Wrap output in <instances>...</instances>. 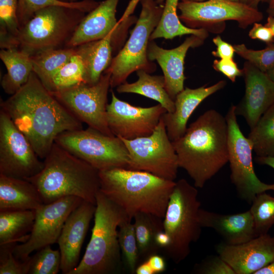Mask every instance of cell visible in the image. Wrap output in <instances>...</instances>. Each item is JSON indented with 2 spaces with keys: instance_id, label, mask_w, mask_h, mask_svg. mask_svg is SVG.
<instances>
[{
  "instance_id": "obj_29",
  "label": "cell",
  "mask_w": 274,
  "mask_h": 274,
  "mask_svg": "<svg viewBox=\"0 0 274 274\" xmlns=\"http://www.w3.org/2000/svg\"><path fill=\"white\" fill-rule=\"evenodd\" d=\"M35 219V211H0V245L25 242Z\"/></svg>"
},
{
  "instance_id": "obj_9",
  "label": "cell",
  "mask_w": 274,
  "mask_h": 274,
  "mask_svg": "<svg viewBox=\"0 0 274 274\" xmlns=\"http://www.w3.org/2000/svg\"><path fill=\"white\" fill-rule=\"evenodd\" d=\"M55 142L99 171L127 168L129 165L128 152L120 138L90 127L64 131Z\"/></svg>"
},
{
  "instance_id": "obj_6",
  "label": "cell",
  "mask_w": 274,
  "mask_h": 274,
  "mask_svg": "<svg viewBox=\"0 0 274 274\" xmlns=\"http://www.w3.org/2000/svg\"><path fill=\"white\" fill-rule=\"evenodd\" d=\"M86 13L63 6L43 8L19 28L3 49L15 48L32 56L46 50L66 47Z\"/></svg>"
},
{
  "instance_id": "obj_44",
  "label": "cell",
  "mask_w": 274,
  "mask_h": 274,
  "mask_svg": "<svg viewBox=\"0 0 274 274\" xmlns=\"http://www.w3.org/2000/svg\"><path fill=\"white\" fill-rule=\"evenodd\" d=\"M249 36L252 39L258 40L267 44L274 42V37L271 29L258 22L253 24L249 32Z\"/></svg>"
},
{
  "instance_id": "obj_21",
  "label": "cell",
  "mask_w": 274,
  "mask_h": 274,
  "mask_svg": "<svg viewBox=\"0 0 274 274\" xmlns=\"http://www.w3.org/2000/svg\"><path fill=\"white\" fill-rule=\"evenodd\" d=\"M205 39L191 35L179 46L166 49L159 47L153 40L150 41L147 56L151 61L156 60L161 68L165 89L175 100L176 96L184 89L186 77L184 74V61L189 48L201 46Z\"/></svg>"
},
{
  "instance_id": "obj_40",
  "label": "cell",
  "mask_w": 274,
  "mask_h": 274,
  "mask_svg": "<svg viewBox=\"0 0 274 274\" xmlns=\"http://www.w3.org/2000/svg\"><path fill=\"white\" fill-rule=\"evenodd\" d=\"M16 244L0 245V274H28L30 257L25 261L18 260L13 254Z\"/></svg>"
},
{
  "instance_id": "obj_10",
  "label": "cell",
  "mask_w": 274,
  "mask_h": 274,
  "mask_svg": "<svg viewBox=\"0 0 274 274\" xmlns=\"http://www.w3.org/2000/svg\"><path fill=\"white\" fill-rule=\"evenodd\" d=\"M120 139L128 152V169L145 171L166 180L176 179L178 156L162 117L150 135L133 140Z\"/></svg>"
},
{
  "instance_id": "obj_39",
  "label": "cell",
  "mask_w": 274,
  "mask_h": 274,
  "mask_svg": "<svg viewBox=\"0 0 274 274\" xmlns=\"http://www.w3.org/2000/svg\"><path fill=\"white\" fill-rule=\"evenodd\" d=\"M235 53L266 73L274 65V42L267 44L263 49L248 48L244 44L233 45Z\"/></svg>"
},
{
  "instance_id": "obj_28",
  "label": "cell",
  "mask_w": 274,
  "mask_h": 274,
  "mask_svg": "<svg viewBox=\"0 0 274 274\" xmlns=\"http://www.w3.org/2000/svg\"><path fill=\"white\" fill-rule=\"evenodd\" d=\"M179 0H156L164 7L159 23L152 33L150 41L156 39H172L185 35H193L204 39L208 36L205 28H192L183 25L177 14Z\"/></svg>"
},
{
  "instance_id": "obj_32",
  "label": "cell",
  "mask_w": 274,
  "mask_h": 274,
  "mask_svg": "<svg viewBox=\"0 0 274 274\" xmlns=\"http://www.w3.org/2000/svg\"><path fill=\"white\" fill-rule=\"evenodd\" d=\"M248 138L257 157L274 156V103L251 129Z\"/></svg>"
},
{
  "instance_id": "obj_7",
  "label": "cell",
  "mask_w": 274,
  "mask_h": 274,
  "mask_svg": "<svg viewBox=\"0 0 274 274\" xmlns=\"http://www.w3.org/2000/svg\"><path fill=\"white\" fill-rule=\"evenodd\" d=\"M197 188L184 179L176 182L163 219V230L170 239L164 251L176 264L188 256L191 244L196 242L201 234V203Z\"/></svg>"
},
{
  "instance_id": "obj_8",
  "label": "cell",
  "mask_w": 274,
  "mask_h": 274,
  "mask_svg": "<svg viewBox=\"0 0 274 274\" xmlns=\"http://www.w3.org/2000/svg\"><path fill=\"white\" fill-rule=\"evenodd\" d=\"M140 1L141 12L130 37L106 70L111 73L112 88L125 82L134 72L142 70L150 74L156 69L155 64L148 58L147 50L150 36L159 23L164 4H158L156 0Z\"/></svg>"
},
{
  "instance_id": "obj_17",
  "label": "cell",
  "mask_w": 274,
  "mask_h": 274,
  "mask_svg": "<svg viewBox=\"0 0 274 274\" xmlns=\"http://www.w3.org/2000/svg\"><path fill=\"white\" fill-rule=\"evenodd\" d=\"M111 102L107 106L109 127L120 138L133 140L150 135L166 110L159 104L150 107L131 105L119 99L111 91Z\"/></svg>"
},
{
  "instance_id": "obj_34",
  "label": "cell",
  "mask_w": 274,
  "mask_h": 274,
  "mask_svg": "<svg viewBox=\"0 0 274 274\" xmlns=\"http://www.w3.org/2000/svg\"><path fill=\"white\" fill-rule=\"evenodd\" d=\"M84 67L81 57L76 53L51 77L46 88L51 92L84 82Z\"/></svg>"
},
{
  "instance_id": "obj_31",
  "label": "cell",
  "mask_w": 274,
  "mask_h": 274,
  "mask_svg": "<svg viewBox=\"0 0 274 274\" xmlns=\"http://www.w3.org/2000/svg\"><path fill=\"white\" fill-rule=\"evenodd\" d=\"M76 53V47L41 51L31 56L33 72L46 87L52 76Z\"/></svg>"
},
{
  "instance_id": "obj_11",
  "label": "cell",
  "mask_w": 274,
  "mask_h": 274,
  "mask_svg": "<svg viewBox=\"0 0 274 274\" xmlns=\"http://www.w3.org/2000/svg\"><path fill=\"white\" fill-rule=\"evenodd\" d=\"M236 116L235 106L231 105L225 116L230 178L240 198L251 204L258 194L268 190L274 191V183H263L256 176L252 160L253 144L242 132Z\"/></svg>"
},
{
  "instance_id": "obj_56",
  "label": "cell",
  "mask_w": 274,
  "mask_h": 274,
  "mask_svg": "<svg viewBox=\"0 0 274 274\" xmlns=\"http://www.w3.org/2000/svg\"><path fill=\"white\" fill-rule=\"evenodd\" d=\"M187 1H192V2H203V1H207V0H187Z\"/></svg>"
},
{
  "instance_id": "obj_57",
  "label": "cell",
  "mask_w": 274,
  "mask_h": 274,
  "mask_svg": "<svg viewBox=\"0 0 274 274\" xmlns=\"http://www.w3.org/2000/svg\"><path fill=\"white\" fill-rule=\"evenodd\" d=\"M232 2H240V0H228Z\"/></svg>"
},
{
  "instance_id": "obj_18",
  "label": "cell",
  "mask_w": 274,
  "mask_h": 274,
  "mask_svg": "<svg viewBox=\"0 0 274 274\" xmlns=\"http://www.w3.org/2000/svg\"><path fill=\"white\" fill-rule=\"evenodd\" d=\"M216 250L235 274H254L274 260V236L267 233L237 245L223 242Z\"/></svg>"
},
{
  "instance_id": "obj_16",
  "label": "cell",
  "mask_w": 274,
  "mask_h": 274,
  "mask_svg": "<svg viewBox=\"0 0 274 274\" xmlns=\"http://www.w3.org/2000/svg\"><path fill=\"white\" fill-rule=\"evenodd\" d=\"M119 0H105L85 15L81 21L66 47L73 48L83 44L105 38L114 32L112 44L115 51L124 46L130 26L138 19L131 15L119 22L116 17Z\"/></svg>"
},
{
  "instance_id": "obj_2",
  "label": "cell",
  "mask_w": 274,
  "mask_h": 274,
  "mask_svg": "<svg viewBox=\"0 0 274 274\" xmlns=\"http://www.w3.org/2000/svg\"><path fill=\"white\" fill-rule=\"evenodd\" d=\"M172 143L179 167L187 172L196 188L203 187L228 162L227 123L225 117L215 110L206 111Z\"/></svg>"
},
{
  "instance_id": "obj_46",
  "label": "cell",
  "mask_w": 274,
  "mask_h": 274,
  "mask_svg": "<svg viewBox=\"0 0 274 274\" xmlns=\"http://www.w3.org/2000/svg\"><path fill=\"white\" fill-rule=\"evenodd\" d=\"M155 242L159 249H163L165 250L169 245L170 239L168 235L164 230H162L156 234Z\"/></svg>"
},
{
  "instance_id": "obj_38",
  "label": "cell",
  "mask_w": 274,
  "mask_h": 274,
  "mask_svg": "<svg viewBox=\"0 0 274 274\" xmlns=\"http://www.w3.org/2000/svg\"><path fill=\"white\" fill-rule=\"evenodd\" d=\"M18 0H0V46L3 49L17 33Z\"/></svg>"
},
{
  "instance_id": "obj_22",
  "label": "cell",
  "mask_w": 274,
  "mask_h": 274,
  "mask_svg": "<svg viewBox=\"0 0 274 274\" xmlns=\"http://www.w3.org/2000/svg\"><path fill=\"white\" fill-rule=\"evenodd\" d=\"M226 84L225 80H221L209 87L204 85L195 89L186 87L177 94L174 100V111L166 112L162 116L168 136L172 142L184 134L188 119L199 104L223 88Z\"/></svg>"
},
{
  "instance_id": "obj_36",
  "label": "cell",
  "mask_w": 274,
  "mask_h": 274,
  "mask_svg": "<svg viewBox=\"0 0 274 274\" xmlns=\"http://www.w3.org/2000/svg\"><path fill=\"white\" fill-rule=\"evenodd\" d=\"M132 220L126 219L118 228V241L122 256L128 269L134 273L140 259Z\"/></svg>"
},
{
  "instance_id": "obj_15",
  "label": "cell",
  "mask_w": 274,
  "mask_h": 274,
  "mask_svg": "<svg viewBox=\"0 0 274 274\" xmlns=\"http://www.w3.org/2000/svg\"><path fill=\"white\" fill-rule=\"evenodd\" d=\"M83 201L76 196H65L50 203H44L36 210L29 238L25 242L14 246L15 257L25 261L32 252L57 243L68 216Z\"/></svg>"
},
{
  "instance_id": "obj_55",
  "label": "cell",
  "mask_w": 274,
  "mask_h": 274,
  "mask_svg": "<svg viewBox=\"0 0 274 274\" xmlns=\"http://www.w3.org/2000/svg\"><path fill=\"white\" fill-rule=\"evenodd\" d=\"M269 4V7H274V0L271 1Z\"/></svg>"
},
{
  "instance_id": "obj_41",
  "label": "cell",
  "mask_w": 274,
  "mask_h": 274,
  "mask_svg": "<svg viewBox=\"0 0 274 274\" xmlns=\"http://www.w3.org/2000/svg\"><path fill=\"white\" fill-rule=\"evenodd\" d=\"M194 271L200 274H235L230 265L219 255L206 257L195 266Z\"/></svg>"
},
{
  "instance_id": "obj_42",
  "label": "cell",
  "mask_w": 274,
  "mask_h": 274,
  "mask_svg": "<svg viewBox=\"0 0 274 274\" xmlns=\"http://www.w3.org/2000/svg\"><path fill=\"white\" fill-rule=\"evenodd\" d=\"M213 67L232 82H235L237 77L243 76V70H240L233 59H215Z\"/></svg>"
},
{
  "instance_id": "obj_33",
  "label": "cell",
  "mask_w": 274,
  "mask_h": 274,
  "mask_svg": "<svg viewBox=\"0 0 274 274\" xmlns=\"http://www.w3.org/2000/svg\"><path fill=\"white\" fill-rule=\"evenodd\" d=\"M99 3L94 0L74 2L61 0H18L17 15L19 28L29 21L37 11L49 6H63L89 13L96 7Z\"/></svg>"
},
{
  "instance_id": "obj_13",
  "label": "cell",
  "mask_w": 274,
  "mask_h": 274,
  "mask_svg": "<svg viewBox=\"0 0 274 274\" xmlns=\"http://www.w3.org/2000/svg\"><path fill=\"white\" fill-rule=\"evenodd\" d=\"M178 8L179 17L186 26L192 28H208L228 20L236 21L245 28L263 19L257 8L228 0H207L201 2L181 0Z\"/></svg>"
},
{
  "instance_id": "obj_54",
  "label": "cell",
  "mask_w": 274,
  "mask_h": 274,
  "mask_svg": "<svg viewBox=\"0 0 274 274\" xmlns=\"http://www.w3.org/2000/svg\"><path fill=\"white\" fill-rule=\"evenodd\" d=\"M267 12L269 15L274 17V7H269L267 9Z\"/></svg>"
},
{
  "instance_id": "obj_26",
  "label": "cell",
  "mask_w": 274,
  "mask_h": 274,
  "mask_svg": "<svg viewBox=\"0 0 274 274\" xmlns=\"http://www.w3.org/2000/svg\"><path fill=\"white\" fill-rule=\"evenodd\" d=\"M0 58L7 69L1 86L5 92L12 95L28 80L33 72L31 56L15 48L2 49Z\"/></svg>"
},
{
  "instance_id": "obj_3",
  "label": "cell",
  "mask_w": 274,
  "mask_h": 274,
  "mask_svg": "<svg viewBox=\"0 0 274 274\" xmlns=\"http://www.w3.org/2000/svg\"><path fill=\"white\" fill-rule=\"evenodd\" d=\"M100 190L132 220L139 213L163 219L176 184L151 173L125 168L99 171Z\"/></svg>"
},
{
  "instance_id": "obj_47",
  "label": "cell",
  "mask_w": 274,
  "mask_h": 274,
  "mask_svg": "<svg viewBox=\"0 0 274 274\" xmlns=\"http://www.w3.org/2000/svg\"><path fill=\"white\" fill-rule=\"evenodd\" d=\"M135 273L136 274H154L152 269L146 260L138 264L135 269Z\"/></svg>"
},
{
  "instance_id": "obj_14",
  "label": "cell",
  "mask_w": 274,
  "mask_h": 274,
  "mask_svg": "<svg viewBox=\"0 0 274 274\" xmlns=\"http://www.w3.org/2000/svg\"><path fill=\"white\" fill-rule=\"evenodd\" d=\"M31 143L9 116L0 110V174L27 179L44 166Z\"/></svg>"
},
{
  "instance_id": "obj_23",
  "label": "cell",
  "mask_w": 274,
  "mask_h": 274,
  "mask_svg": "<svg viewBox=\"0 0 274 274\" xmlns=\"http://www.w3.org/2000/svg\"><path fill=\"white\" fill-rule=\"evenodd\" d=\"M201 226L214 230L229 245H237L256 237L252 215L250 210L233 214H224L200 208Z\"/></svg>"
},
{
  "instance_id": "obj_35",
  "label": "cell",
  "mask_w": 274,
  "mask_h": 274,
  "mask_svg": "<svg viewBox=\"0 0 274 274\" xmlns=\"http://www.w3.org/2000/svg\"><path fill=\"white\" fill-rule=\"evenodd\" d=\"M249 210L253 217L256 236L268 233L274 225V197L266 192L258 194Z\"/></svg>"
},
{
  "instance_id": "obj_27",
  "label": "cell",
  "mask_w": 274,
  "mask_h": 274,
  "mask_svg": "<svg viewBox=\"0 0 274 274\" xmlns=\"http://www.w3.org/2000/svg\"><path fill=\"white\" fill-rule=\"evenodd\" d=\"M136 81L131 83L126 81L117 87V91L119 93H132L143 95L158 102L167 112H173L175 102L165 89L163 76H152L142 70L136 71Z\"/></svg>"
},
{
  "instance_id": "obj_20",
  "label": "cell",
  "mask_w": 274,
  "mask_h": 274,
  "mask_svg": "<svg viewBox=\"0 0 274 274\" xmlns=\"http://www.w3.org/2000/svg\"><path fill=\"white\" fill-rule=\"evenodd\" d=\"M95 208V204L83 200L64 224L57 241L61 255L60 270L63 274H69L80 262L81 248Z\"/></svg>"
},
{
  "instance_id": "obj_25",
  "label": "cell",
  "mask_w": 274,
  "mask_h": 274,
  "mask_svg": "<svg viewBox=\"0 0 274 274\" xmlns=\"http://www.w3.org/2000/svg\"><path fill=\"white\" fill-rule=\"evenodd\" d=\"M113 33L112 32L104 39L76 47V53L81 57L84 65V83L96 84L110 66L113 58L112 45Z\"/></svg>"
},
{
  "instance_id": "obj_43",
  "label": "cell",
  "mask_w": 274,
  "mask_h": 274,
  "mask_svg": "<svg viewBox=\"0 0 274 274\" xmlns=\"http://www.w3.org/2000/svg\"><path fill=\"white\" fill-rule=\"evenodd\" d=\"M213 42L217 47L216 50L212 52L214 56L220 59H233L235 53L233 46L223 41L220 36L214 38Z\"/></svg>"
},
{
  "instance_id": "obj_1",
  "label": "cell",
  "mask_w": 274,
  "mask_h": 274,
  "mask_svg": "<svg viewBox=\"0 0 274 274\" xmlns=\"http://www.w3.org/2000/svg\"><path fill=\"white\" fill-rule=\"evenodd\" d=\"M1 109L28 139L40 159L45 158L59 134L83 128L82 123L46 88L33 72L18 91L1 100Z\"/></svg>"
},
{
  "instance_id": "obj_49",
  "label": "cell",
  "mask_w": 274,
  "mask_h": 274,
  "mask_svg": "<svg viewBox=\"0 0 274 274\" xmlns=\"http://www.w3.org/2000/svg\"><path fill=\"white\" fill-rule=\"evenodd\" d=\"M254 274H274V260L267 266L256 271Z\"/></svg>"
},
{
  "instance_id": "obj_30",
  "label": "cell",
  "mask_w": 274,
  "mask_h": 274,
  "mask_svg": "<svg viewBox=\"0 0 274 274\" xmlns=\"http://www.w3.org/2000/svg\"><path fill=\"white\" fill-rule=\"evenodd\" d=\"M140 257L147 258L156 254L159 248L155 242L158 232L163 230V218L155 215L139 213L133 217Z\"/></svg>"
},
{
  "instance_id": "obj_53",
  "label": "cell",
  "mask_w": 274,
  "mask_h": 274,
  "mask_svg": "<svg viewBox=\"0 0 274 274\" xmlns=\"http://www.w3.org/2000/svg\"><path fill=\"white\" fill-rule=\"evenodd\" d=\"M240 2L252 6L253 0H240Z\"/></svg>"
},
{
  "instance_id": "obj_58",
  "label": "cell",
  "mask_w": 274,
  "mask_h": 274,
  "mask_svg": "<svg viewBox=\"0 0 274 274\" xmlns=\"http://www.w3.org/2000/svg\"><path fill=\"white\" fill-rule=\"evenodd\" d=\"M77 0H69L70 2H77Z\"/></svg>"
},
{
  "instance_id": "obj_24",
  "label": "cell",
  "mask_w": 274,
  "mask_h": 274,
  "mask_svg": "<svg viewBox=\"0 0 274 274\" xmlns=\"http://www.w3.org/2000/svg\"><path fill=\"white\" fill-rule=\"evenodd\" d=\"M43 204L31 182L0 174V211H35Z\"/></svg>"
},
{
  "instance_id": "obj_19",
  "label": "cell",
  "mask_w": 274,
  "mask_h": 274,
  "mask_svg": "<svg viewBox=\"0 0 274 274\" xmlns=\"http://www.w3.org/2000/svg\"><path fill=\"white\" fill-rule=\"evenodd\" d=\"M243 76L245 93L235 106L236 115L243 116L251 129L274 103V83L267 75L248 61L244 64Z\"/></svg>"
},
{
  "instance_id": "obj_51",
  "label": "cell",
  "mask_w": 274,
  "mask_h": 274,
  "mask_svg": "<svg viewBox=\"0 0 274 274\" xmlns=\"http://www.w3.org/2000/svg\"><path fill=\"white\" fill-rule=\"evenodd\" d=\"M268 78L274 83V65L266 73Z\"/></svg>"
},
{
  "instance_id": "obj_48",
  "label": "cell",
  "mask_w": 274,
  "mask_h": 274,
  "mask_svg": "<svg viewBox=\"0 0 274 274\" xmlns=\"http://www.w3.org/2000/svg\"><path fill=\"white\" fill-rule=\"evenodd\" d=\"M256 162L262 165H266L274 169V156L257 157Z\"/></svg>"
},
{
  "instance_id": "obj_5",
  "label": "cell",
  "mask_w": 274,
  "mask_h": 274,
  "mask_svg": "<svg viewBox=\"0 0 274 274\" xmlns=\"http://www.w3.org/2000/svg\"><path fill=\"white\" fill-rule=\"evenodd\" d=\"M95 207L89 242L83 258L69 274H112L120 268L118 228L122 221L129 218L100 190L96 195Z\"/></svg>"
},
{
  "instance_id": "obj_52",
  "label": "cell",
  "mask_w": 274,
  "mask_h": 274,
  "mask_svg": "<svg viewBox=\"0 0 274 274\" xmlns=\"http://www.w3.org/2000/svg\"><path fill=\"white\" fill-rule=\"evenodd\" d=\"M272 0H253L252 6L254 8H257V6L259 3L261 2H268L270 3Z\"/></svg>"
},
{
  "instance_id": "obj_37",
  "label": "cell",
  "mask_w": 274,
  "mask_h": 274,
  "mask_svg": "<svg viewBox=\"0 0 274 274\" xmlns=\"http://www.w3.org/2000/svg\"><path fill=\"white\" fill-rule=\"evenodd\" d=\"M59 250H53L51 245L43 247L29 258L28 274H57L60 270Z\"/></svg>"
},
{
  "instance_id": "obj_45",
  "label": "cell",
  "mask_w": 274,
  "mask_h": 274,
  "mask_svg": "<svg viewBox=\"0 0 274 274\" xmlns=\"http://www.w3.org/2000/svg\"><path fill=\"white\" fill-rule=\"evenodd\" d=\"M146 260L150 265L154 274L162 272L166 269L164 259L157 253L149 256Z\"/></svg>"
},
{
  "instance_id": "obj_50",
  "label": "cell",
  "mask_w": 274,
  "mask_h": 274,
  "mask_svg": "<svg viewBox=\"0 0 274 274\" xmlns=\"http://www.w3.org/2000/svg\"><path fill=\"white\" fill-rule=\"evenodd\" d=\"M265 25L271 29L274 37V17L269 15L267 18V22Z\"/></svg>"
},
{
  "instance_id": "obj_4",
  "label": "cell",
  "mask_w": 274,
  "mask_h": 274,
  "mask_svg": "<svg viewBox=\"0 0 274 274\" xmlns=\"http://www.w3.org/2000/svg\"><path fill=\"white\" fill-rule=\"evenodd\" d=\"M26 180L35 185L45 204L73 196L95 204L100 186L98 169L55 142L42 169Z\"/></svg>"
},
{
  "instance_id": "obj_12",
  "label": "cell",
  "mask_w": 274,
  "mask_h": 274,
  "mask_svg": "<svg viewBox=\"0 0 274 274\" xmlns=\"http://www.w3.org/2000/svg\"><path fill=\"white\" fill-rule=\"evenodd\" d=\"M110 79V72L106 71L95 84L82 82L51 93L82 123L105 134L114 136L107 116Z\"/></svg>"
}]
</instances>
